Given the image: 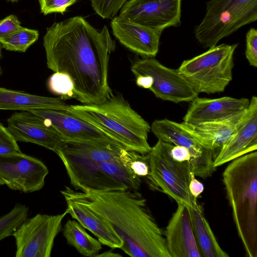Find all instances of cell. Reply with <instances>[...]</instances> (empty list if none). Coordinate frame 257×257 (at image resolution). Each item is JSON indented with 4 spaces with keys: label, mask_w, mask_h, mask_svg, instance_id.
<instances>
[{
    "label": "cell",
    "mask_w": 257,
    "mask_h": 257,
    "mask_svg": "<svg viewBox=\"0 0 257 257\" xmlns=\"http://www.w3.org/2000/svg\"><path fill=\"white\" fill-rule=\"evenodd\" d=\"M43 46L47 67L71 79L74 98L83 104H98L113 94L108 64L115 42L106 25L98 30L81 16L54 22L46 29Z\"/></svg>",
    "instance_id": "1"
},
{
    "label": "cell",
    "mask_w": 257,
    "mask_h": 257,
    "mask_svg": "<svg viewBox=\"0 0 257 257\" xmlns=\"http://www.w3.org/2000/svg\"><path fill=\"white\" fill-rule=\"evenodd\" d=\"M65 199L82 204L99 215L122 239L120 249L133 257H171L165 231L137 191H61Z\"/></svg>",
    "instance_id": "2"
},
{
    "label": "cell",
    "mask_w": 257,
    "mask_h": 257,
    "mask_svg": "<svg viewBox=\"0 0 257 257\" xmlns=\"http://www.w3.org/2000/svg\"><path fill=\"white\" fill-rule=\"evenodd\" d=\"M55 153L76 190L138 191L140 188L141 178L131 169L138 153L111 139L64 141Z\"/></svg>",
    "instance_id": "3"
},
{
    "label": "cell",
    "mask_w": 257,
    "mask_h": 257,
    "mask_svg": "<svg viewBox=\"0 0 257 257\" xmlns=\"http://www.w3.org/2000/svg\"><path fill=\"white\" fill-rule=\"evenodd\" d=\"M92 124L126 149L146 155L151 126L120 94L91 104L70 105L67 110Z\"/></svg>",
    "instance_id": "4"
},
{
    "label": "cell",
    "mask_w": 257,
    "mask_h": 257,
    "mask_svg": "<svg viewBox=\"0 0 257 257\" xmlns=\"http://www.w3.org/2000/svg\"><path fill=\"white\" fill-rule=\"evenodd\" d=\"M226 197L247 255L257 257V152L232 161L222 174Z\"/></svg>",
    "instance_id": "5"
},
{
    "label": "cell",
    "mask_w": 257,
    "mask_h": 257,
    "mask_svg": "<svg viewBox=\"0 0 257 257\" xmlns=\"http://www.w3.org/2000/svg\"><path fill=\"white\" fill-rule=\"evenodd\" d=\"M238 44H222L184 60L177 69L198 94L223 92L232 79L233 55Z\"/></svg>",
    "instance_id": "6"
},
{
    "label": "cell",
    "mask_w": 257,
    "mask_h": 257,
    "mask_svg": "<svg viewBox=\"0 0 257 257\" xmlns=\"http://www.w3.org/2000/svg\"><path fill=\"white\" fill-rule=\"evenodd\" d=\"M256 20L257 0H209L204 18L195 28V37L209 48Z\"/></svg>",
    "instance_id": "7"
},
{
    "label": "cell",
    "mask_w": 257,
    "mask_h": 257,
    "mask_svg": "<svg viewBox=\"0 0 257 257\" xmlns=\"http://www.w3.org/2000/svg\"><path fill=\"white\" fill-rule=\"evenodd\" d=\"M173 144L158 140L148 154L150 177L148 183L153 189L163 192L177 203L195 208L199 205L190 192L193 167L191 162H179L170 154Z\"/></svg>",
    "instance_id": "8"
},
{
    "label": "cell",
    "mask_w": 257,
    "mask_h": 257,
    "mask_svg": "<svg viewBox=\"0 0 257 257\" xmlns=\"http://www.w3.org/2000/svg\"><path fill=\"white\" fill-rule=\"evenodd\" d=\"M151 131L158 140L187 148L191 156V162L195 176L206 179L216 170L215 153L210 143L197 134L190 127L167 119L155 120Z\"/></svg>",
    "instance_id": "9"
},
{
    "label": "cell",
    "mask_w": 257,
    "mask_h": 257,
    "mask_svg": "<svg viewBox=\"0 0 257 257\" xmlns=\"http://www.w3.org/2000/svg\"><path fill=\"white\" fill-rule=\"evenodd\" d=\"M67 209L60 214H37L26 219L14 232L16 257H50L54 240L61 231Z\"/></svg>",
    "instance_id": "10"
},
{
    "label": "cell",
    "mask_w": 257,
    "mask_h": 257,
    "mask_svg": "<svg viewBox=\"0 0 257 257\" xmlns=\"http://www.w3.org/2000/svg\"><path fill=\"white\" fill-rule=\"evenodd\" d=\"M132 72L135 76H151L153 84L149 89L158 98L178 103L191 102L198 97L188 82L178 70L168 68L154 57H144L133 63Z\"/></svg>",
    "instance_id": "11"
},
{
    "label": "cell",
    "mask_w": 257,
    "mask_h": 257,
    "mask_svg": "<svg viewBox=\"0 0 257 257\" xmlns=\"http://www.w3.org/2000/svg\"><path fill=\"white\" fill-rule=\"evenodd\" d=\"M49 173L40 160L22 152L0 154V185L24 193L41 189Z\"/></svg>",
    "instance_id": "12"
},
{
    "label": "cell",
    "mask_w": 257,
    "mask_h": 257,
    "mask_svg": "<svg viewBox=\"0 0 257 257\" xmlns=\"http://www.w3.org/2000/svg\"><path fill=\"white\" fill-rule=\"evenodd\" d=\"M118 16L162 33L180 25L181 0H129Z\"/></svg>",
    "instance_id": "13"
},
{
    "label": "cell",
    "mask_w": 257,
    "mask_h": 257,
    "mask_svg": "<svg viewBox=\"0 0 257 257\" xmlns=\"http://www.w3.org/2000/svg\"><path fill=\"white\" fill-rule=\"evenodd\" d=\"M7 128L17 142L35 144L55 152L65 141L57 131L29 111L13 113Z\"/></svg>",
    "instance_id": "14"
},
{
    "label": "cell",
    "mask_w": 257,
    "mask_h": 257,
    "mask_svg": "<svg viewBox=\"0 0 257 257\" xmlns=\"http://www.w3.org/2000/svg\"><path fill=\"white\" fill-rule=\"evenodd\" d=\"M249 104V100L246 98L197 97L191 101L183 122L192 126L227 119L244 112Z\"/></svg>",
    "instance_id": "15"
},
{
    "label": "cell",
    "mask_w": 257,
    "mask_h": 257,
    "mask_svg": "<svg viewBox=\"0 0 257 257\" xmlns=\"http://www.w3.org/2000/svg\"><path fill=\"white\" fill-rule=\"evenodd\" d=\"M257 149V97L253 96L237 130L214 160L217 168Z\"/></svg>",
    "instance_id": "16"
},
{
    "label": "cell",
    "mask_w": 257,
    "mask_h": 257,
    "mask_svg": "<svg viewBox=\"0 0 257 257\" xmlns=\"http://www.w3.org/2000/svg\"><path fill=\"white\" fill-rule=\"evenodd\" d=\"M177 203L165 230L167 247L171 257L201 256L195 237L189 207Z\"/></svg>",
    "instance_id": "17"
},
{
    "label": "cell",
    "mask_w": 257,
    "mask_h": 257,
    "mask_svg": "<svg viewBox=\"0 0 257 257\" xmlns=\"http://www.w3.org/2000/svg\"><path fill=\"white\" fill-rule=\"evenodd\" d=\"M27 111L34 113L46 123L51 125L65 141H82L111 139L92 124L67 110L35 108Z\"/></svg>",
    "instance_id": "18"
},
{
    "label": "cell",
    "mask_w": 257,
    "mask_h": 257,
    "mask_svg": "<svg viewBox=\"0 0 257 257\" xmlns=\"http://www.w3.org/2000/svg\"><path fill=\"white\" fill-rule=\"evenodd\" d=\"M112 34L124 47L143 57H154L159 51L161 33L120 17L110 22Z\"/></svg>",
    "instance_id": "19"
},
{
    "label": "cell",
    "mask_w": 257,
    "mask_h": 257,
    "mask_svg": "<svg viewBox=\"0 0 257 257\" xmlns=\"http://www.w3.org/2000/svg\"><path fill=\"white\" fill-rule=\"evenodd\" d=\"M65 200L68 214L97 237L101 244L113 248L121 247L122 239L99 215L82 204Z\"/></svg>",
    "instance_id": "20"
},
{
    "label": "cell",
    "mask_w": 257,
    "mask_h": 257,
    "mask_svg": "<svg viewBox=\"0 0 257 257\" xmlns=\"http://www.w3.org/2000/svg\"><path fill=\"white\" fill-rule=\"evenodd\" d=\"M69 107L61 97H46L0 87V109L52 108L67 111Z\"/></svg>",
    "instance_id": "21"
},
{
    "label": "cell",
    "mask_w": 257,
    "mask_h": 257,
    "mask_svg": "<svg viewBox=\"0 0 257 257\" xmlns=\"http://www.w3.org/2000/svg\"><path fill=\"white\" fill-rule=\"evenodd\" d=\"M194 233L201 256L228 257L219 245L210 226L204 216L201 207H189Z\"/></svg>",
    "instance_id": "22"
},
{
    "label": "cell",
    "mask_w": 257,
    "mask_h": 257,
    "mask_svg": "<svg viewBox=\"0 0 257 257\" xmlns=\"http://www.w3.org/2000/svg\"><path fill=\"white\" fill-rule=\"evenodd\" d=\"M245 111L227 119L189 127L199 136L208 141L215 153L216 150L219 151L234 134Z\"/></svg>",
    "instance_id": "23"
},
{
    "label": "cell",
    "mask_w": 257,
    "mask_h": 257,
    "mask_svg": "<svg viewBox=\"0 0 257 257\" xmlns=\"http://www.w3.org/2000/svg\"><path fill=\"white\" fill-rule=\"evenodd\" d=\"M63 234L67 243L83 256H96L102 248L99 240L90 235L75 220H68L63 228Z\"/></svg>",
    "instance_id": "24"
},
{
    "label": "cell",
    "mask_w": 257,
    "mask_h": 257,
    "mask_svg": "<svg viewBox=\"0 0 257 257\" xmlns=\"http://www.w3.org/2000/svg\"><path fill=\"white\" fill-rule=\"evenodd\" d=\"M38 31L23 27L22 29L0 39L3 48L11 51L25 52L39 38Z\"/></svg>",
    "instance_id": "25"
},
{
    "label": "cell",
    "mask_w": 257,
    "mask_h": 257,
    "mask_svg": "<svg viewBox=\"0 0 257 257\" xmlns=\"http://www.w3.org/2000/svg\"><path fill=\"white\" fill-rule=\"evenodd\" d=\"M29 208L26 205L17 204L8 213L0 217V241L13 236L14 232L27 219Z\"/></svg>",
    "instance_id": "26"
},
{
    "label": "cell",
    "mask_w": 257,
    "mask_h": 257,
    "mask_svg": "<svg viewBox=\"0 0 257 257\" xmlns=\"http://www.w3.org/2000/svg\"><path fill=\"white\" fill-rule=\"evenodd\" d=\"M48 86L53 93L59 95L64 99L74 97V88L73 82L67 74L55 72L49 78Z\"/></svg>",
    "instance_id": "27"
},
{
    "label": "cell",
    "mask_w": 257,
    "mask_h": 257,
    "mask_svg": "<svg viewBox=\"0 0 257 257\" xmlns=\"http://www.w3.org/2000/svg\"><path fill=\"white\" fill-rule=\"evenodd\" d=\"M126 0H90L95 12L102 19L115 17Z\"/></svg>",
    "instance_id": "28"
},
{
    "label": "cell",
    "mask_w": 257,
    "mask_h": 257,
    "mask_svg": "<svg viewBox=\"0 0 257 257\" xmlns=\"http://www.w3.org/2000/svg\"><path fill=\"white\" fill-rule=\"evenodd\" d=\"M22 152L17 141L7 127L0 122V154Z\"/></svg>",
    "instance_id": "29"
},
{
    "label": "cell",
    "mask_w": 257,
    "mask_h": 257,
    "mask_svg": "<svg viewBox=\"0 0 257 257\" xmlns=\"http://www.w3.org/2000/svg\"><path fill=\"white\" fill-rule=\"evenodd\" d=\"M77 0H39L41 12L44 15L51 13H64L68 7Z\"/></svg>",
    "instance_id": "30"
},
{
    "label": "cell",
    "mask_w": 257,
    "mask_h": 257,
    "mask_svg": "<svg viewBox=\"0 0 257 257\" xmlns=\"http://www.w3.org/2000/svg\"><path fill=\"white\" fill-rule=\"evenodd\" d=\"M246 58L250 66H257V30L250 28L246 34Z\"/></svg>",
    "instance_id": "31"
},
{
    "label": "cell",
    "mask_w": 257,
    "mask_h": 257,
    "mask_svg": "<svg viewBox=\"0 0 257 257\" xmlns=\"http://www.w3.org/2000/svg\"><path fill=\"white\" fill-rule=\"evenodd\" d=\"M23 28L16 16L9 15L0 21V39L6 37Z\"/></svg>",
    "instance_id": "32"
},
{
    "label": "cell",
    "mask_w": 257,
    "mask_h": 257,
    "mask_svg": "<svg viewBox=\"0 0 257 257\" xmlns=\"http://www.w3.org/2000/svg\"><path fill=\"white\" fill-rule=\"evenodd\" d=\"M170 154L172 158L179 162H191V156L189 150L183 146L173 145Z\"/></svg>",
    "instance_id": "33"
},
{
    "label": "cell",
    "mask_w": 257,
    "mask_h": 257,
    "mask_svg": "<svg viewBox=\"0 0 257 257\" xmlns=\"http://www.w3.org/2000/svg\"><path fill=\"white\" fill-rule=\"evenodd\" d=\"M189 191L191 195L196 199L203 192V184L197 179L193 172L191 173V180L189 185Z\"/></svg>",
    "instance_id": "34"
},
{
    "label": "cell",
    "mask_w": 257,
    "mask_h": 257,
    "mask_svg": "<svg viewBox=\"0 0 257 257\" xmlns=\"http://www.w3.org/2000/svg\"><path fill=\"white\" fill-rule=\"evenodd\" d=\"M136 84L140 87L150 89L153 84V79L151 76L147 75H140L136 76Z\"/></svg>",
    "instance_id": "35"
},
{
    "label": "cell",
    "mask_w": 257,
    "mask_h": 257,
    "mask_svg": "<svg viewBox=\"0 0 257 257\" xmlns=\"http://www.w3.org/2000/svg\"><path fill=\"white\" fill-rule=\"evenodd\" d=\"M96 256H101V257H116V256H121V255L119 254H117L112 252L111 250H109L107 251H105L101 254H98L96 255Z\"/></svg>",
    "instance_id": "36"
},
{
    "label": "cell",
    "mask_w": 257,
    "mask_h": 257,
    "mask_svg": "<svg viewBox=\"0 0 257 257\" xmlns=\"http://www.w3.org/2000/svg\"><path fill=\"white\" fill-rule=\"evenodd\" d=\"M3 47L2 46V44L0 43V59L2 58V50Z\"/></svg>",
    "instance_id": "37"
},
{
    "label": "cell",
    "mask_w": 257,
    "mask_h": 257,
    "mask_svg": "<svg viewBox=\"0 0 257 257\" xmlns=\"http://www.w3.org/2000/svg\"><path fill=\"white\" fill-rule=\"evenodd\" d=\"M8 2H11L12 3L17 2L20 0H7Z\"/></svg>",
    "instance_id": "38"
},
{
    "label": "cell",
    "mask_w": 257,
    "mask_h": 257,
    "mask_svg": "<svg viewBox=\"0 0 257 257\" xmlns=\"http://www.w3.org/2000/svg\"><path fill=\"white\" fill-rule=\"evenodd\" d=\"M1 74H2V70H1V68L0 67V75H1Z\"/></svg>",
    "instance_id": "39"
}]
</instances>
